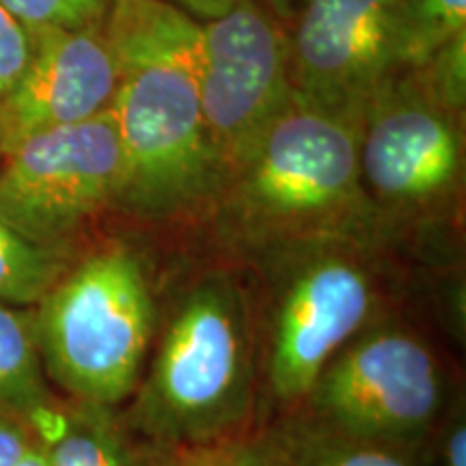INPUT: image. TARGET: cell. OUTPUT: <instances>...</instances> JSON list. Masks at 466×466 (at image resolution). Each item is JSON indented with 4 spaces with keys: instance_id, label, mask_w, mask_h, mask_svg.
<instances>
[{
    "instance_id": "8992f818",
    "label": "cell",
    "mask_w": 466,
    "mask_h": 466,
    "mask_svg": "<svg viewBox=\"0 0 466 466\" xmlns=\"http://www.w3.org/2000/svg\"><path fill=\"white\" fill-rule=\"evenodd\" d=\"M359 168L382 238L404 258H441L460 227L464 137L460 116L404 69L363 115Z\"/></svg>"
},
{
    "instance_id": "7c38bea8",
    "label": "cell",
    "mask_w": 466,
    "mask_h": 466,
    "mask_svg": "<svg viewBox=\"0 0 466 466\" xmlns=\"http://www.w3.org/2000/svg\"><path fill=\"white\" fill-rule=\"evenodd\" d=\"M177 450L138 432L113 406L66 400L48 439L50 466H177Z\"/></svg>"
},
{
    "instance_id": "7a4b0ae2",
    "label": "cell",
    "mask_w": 466,
    "mask_h": 466,
    "mask_svg": "<svg viewBox=\"0 0 466 466\" xmlns=\"http://www.w3.org/2000/svg\"><path fill=\"white\" fill-rule=\"evenodd\" d=\"M404 261L380 236H326L238 266L258 326V425L299 408L343 346L401 313Z\"/></svg>"
},
{
    "instance_id": "e0dca14e",
    "label": "cell",
    "mask_w": 466,
    "mask_h": 466,
    "mask_svg": "<svg viewBox=\"0 0 466 466\" xmlns=\"http://www.w3.org/2000/svg\"><path fill=\"white\" fill-rule=\"evenodd\" d=\"M28 33L102 26L115 0H0Z\"/></svg>"
},
{
    "instance_id": "30bf717a",
    "label": "cell",
    "mask_w": 466,
    "mask_h": 466,
    "mask_svg": "<svg viewBox=\"0 0 466 466\" xmlns=\"http://www.w3.org/2000/svg\"><path fill=\"white\" fill-rule=\"evenodd\" d=\"M285 26L294 100L363 124L400 72L406 0H299Z\"/></svg>"
},
{
    "instance_id": "d4e9b609",
    "label": "cell",
    "mask_w": 466,
    "mask_h": 466,
    "mask_svg": "<svg viewBox=\"0 0 466 466\" xmlns=\"http://www.w3.org/2000/svg\"><path fill=\"white\" fill-rule=\"evenodd\" d=\"M0 156H3V132H0Z\"/></svg>"
},
{
    "instance_id": "d6986e66",
    "label": "cell",
    "mask_w": 466,
    "mask_h": 466,
    "mask_svg": "<svg viewBox=\"0 0 466 466\" xmlns=\"http://www.w3.org/2000/svg\"><path fill=\"white\" fill-rule=\"evenodd\" d=\"M430 96L450 113L462 116L466 102V33L445 44L425 66L415 69Z\"/></svg>"
},
{
    "instance_id": "603a6c76",
    "label": "cell",
    "mask_w": 466,
    "mask_h": 466,
    "mask_svg": "<svg viewBox=\"0 0 466 466\" xmlns=\"http://www.w3.org/2000/svg\"><path fill=\"white\" fill-rule=\"evenodd\" d=\"M168 3H173L175 7L186 11V14L195 17V20L209 22L225 15L227 11L236 7L242 0H168ZM268 3L285 17V0H268Z\"/></svg>"
},
{
    "instance_id": "7402d4cb",
    "label": "cell",
    "mask_w": 466,
    "mask_h": 466,
    "mask_svg": "<svg viewBox=\"0 0 466 466\" xmlns=\"http://www.w3.org/2000/svg\"><path fill=\"white\" fill-rule=\"evenodd\" d=\"M39 439L42 436L33 423L20 419H0V466H14Z\"/></svg>"
},
{
    "instance_id": "9a60e30c",
    "label": "cell",
    "mask_w": 466,
    "mask_h": 466,
    "mask_svg": "<svg viewBox=\"0 0 466 466\" xmlns=\"http://www.w3.org/2000/svg\"><path fill=\"white\" fill-rule=\"evenodd\" d=\"M72 253L28 242L0 220V302L11 307H37L63 272Z\"/></svg>"
},
{
    "instance_id": "4fadbf2b",
    "label": "cell",
    "mask_w": 466,
    "mask_h": 466,
    "mask_svg": "<svg viewBox=\"0 0 466 466\" xmlns=\"http://www.w3.org/2000/svg\"><path fill=\"white\" fill-rule=\"evenodd\" d=\"M258 430L288 466H432L428 450H401L350 436L302 408L266 419Z\"/></svg>"
},
{
    "instance_id": "2e32d148",
    "label": "cell",
    "mask_w": 466,
    "mask_h": 466,
    "mask_svg": "<svg viewBox=\"0 0 466 466\" xmlns=\"http://www.w3.org/2000/svg\"><path fill=\"white\" fill-rule=\"evenodd\" d=\"M466 33V0H406L401 14L400 66L419 69L442 46Z\"/></svg>"
},
{
    "instance_id": "cb8c5ba5",
    "label": "cell",
    "mask_w": 466,
    "mask_h": 466,
    "mask_svg": "<svg viewBox=\"0 0 466 466\" xmlns=\"http://www.w3.org/2000/svg\"><path fill=\"white\" fill-rule=\"evenodd\" d=\"M14 466H50V451H48V441L39 439L35 441L28 451L22 456Z\"/></svg>"
},
{
    "instance_id": "9c48e42d",
    "label": "cell",
    "mask_w": 466,
    "mask_h": 466,
    "mask_svg": "<svg viewBox=\"0 0 466 466\" xmlns=\"http://www.w3.org/2000/svg\"><path fill=\"white\" fill-rule=\"evenodd\" d=\"M201 108L218 179L294 102L285 17L268 0H242L201 22Z\"/></svg>"
},
{
    "instance_id": "5bb4252c",
    "label": "cell",
    "mask_w": 466,
    "mask_h": 466,
    "mask_svg": "<svg viewBox=\"0 0 466 466\" xmlns=\"http://www.w3.org/2000/svg\"><path fill=\"white\" fill-rule=\"evenodd\" d=\"M61 400L46 376L35 326V307L0 302V419H20L39 434L55 423Z\"/></svg>"
},
{
    "instance_id": "5b68a950",
    "label": "cell",
    "mask_w": 466,
    "mask_h": 466,
    "mask_svg": "<svg viewBox=\"0 0 466 466\" xmlns=\"http://www.w3.org/2000/svg\"><path fill=\"white\" fill-rule=\"evenodd\" d=\"M158 300L141 255L106 244L72 261L35 307L42 363L67 400L124 406L141 382Z\"/></svg>"
},
{
    "instance_id": "6da1fadb",
    "label": "cell",
    "mask_w": 466,
    "mask_h": 466,
    "mask_svg": "<svg viewBox=\"0 0 466 466\" xmlns=\"http://www.w3.org/2000/svg\"><path fill=\"white\" fill-rule=\"evenodd\" d=\"M104 33L116 67L115 208L145 223L192 220L217 182L201 108V22L168 0H115Z\"/></svg>"
},
{
    "instance_id": "8fae6325",
    "label": "cell",
    "mask_w": 466,
    "mask_h": 466,
    "mask_svg": "<svg viewBox=\"0 0 466 466\" xmlns=\"http://www.w3.org/2000/svg\"><path fill=\"white\" fill-rule=\"evenodd\" d=\"M115 89V56L104 25L33 35L31 63L0 100L3 156L33 134L106 113Z\"/></svg>"
},
{
    "instance_id": "ac0fdd59",
    "label": "cell",
    "mask_w": 466,
    "mask_h": 466,
    "mask_svg": "<svg viewBox=\"0 0 466 466\" xmlns=\"http://www.w3.org/2000/svg\"><path fill=\"white\" fill-rule=\"evenodd\" d=\"M177 466H288L258 428L177 450Z\"/></svg>"
},
{
    "instance_id": "ba28073f",
    "label": "cell",
    "mask_w": 466,
    "mask_h": 466,
    "mask_svg": "<svg viewBox=\"0 0 466 466\" xmlns=\"http://www.w3.org/2000/svg\"><path fill=\"white\" fill-rule=\"evenodd\" d=\"M121 147L106 113L17 143L0 168V220L37 247L72 253L74 238L116 206Z\"/></svg>"
},
{
    "instance_id": "ffe728a7",
    "label": "cell",
    "mask_w": 466,
    "mask_h": 466,
    "mask_svg": "<svg viewBox=\"0 0 466 466\" xmlns=\"http://www.w3.org/2000/svg\"><path fill=\"white\" fill-rule=\"evenodd\" d=\"M33 56V37L0 3V100L22 78Z\"/></svg>"
},
{
    "instance_id": "277c9868",
    "label": "cell",
    "mask_w": 466,
    "mask_h": 466,
    "mask_svg": "<svg viewBox=\"0 0 466 466\" xmlns=\"http://www.w3.org/2000/svg\"><path fill=\"white\" fill-rule=\"evenodd\" d=\"M121 412L171 447L258 428V326L242 268H201L158 305L143 378Z\"/></svg>"
},
{
    "instance_id": "52a82bcc",
    "label": "cell",
    "mask_w": 466,
    "mask_h": 466,
    "mask_svg": "<svg viewBox=\"0 0 466 466\" xmlns=\"http://www.w3.org/2000/svg\"><path fill=\"white\" fill-rule=\"evenodd\" d=\"M453 398L439 350L395 313L343 346L299 408L350 436L425 451Z\"/></svg>"
},
{
    "instance_id": "3957f363",
    "label": "cell",
    "mask_w": 466,
    "mask_h": 466,
    "mask_svg": "<svg viewBox=\"0 0 466 466\" xmlns=\"http://www.w3.org/2000/svg\"><path fill=\"white\" fill-rule=\"evenodd\" d=\"M360 124L294 100L192 220L233 266L326 236H380L359 168Z\"/></svg>"
},
{
    "instance_id": "44dd1931",
    "label": "cell",
    "mask_w": 466,
    "mask_h": 466,
    "mask_svg": "<svg viewBox=\"0 0 466 466\" xmlns=\"http://www.w3.org/2000/svg\"><path fill=\"white\" fill-rule=\"evenodd\" d=\"M428 458L432 466H466V410L458 395L430 441Z\"/></svg>"
}]
</instances>
